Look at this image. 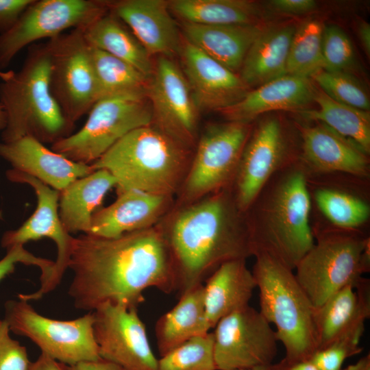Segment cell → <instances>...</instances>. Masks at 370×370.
Returning <instances> with one entry per match:
<instances>
[{
    "label": "cell",
    "mask_w": 370,
    "mask_h": 370,
    "mask_svg": "<svg viewBox=\"0 0 370 370\" xmlns=\"http://www.w3.org/2000/svg\"><path fill=\"white\" fill-rule=\"evenodd\" d=\"M68 293L76 308L92 312L109 302L137 308L150 288L177 291L174 260L162 228L156 226L116 238H75Z\"/></svg>",
    "instance_id": "cell-1"
},
{
    "label": "cell",
    "mask_w": 370,
    "mask_h": 370,
    "mask_svg": "<svg viewBox=\"0 0 370 370\" xmlns=\"http://www.w3.org/2000/svg\"><path fill=\"white\" fill-rule=\"evenodd\" d=\"M243 213L225 188L193 202L162 228L177 274L178 294L204 284L222 264L253 256Z\"/></svg>",
    "instance_id": "cell-2"
},
{
    "label": "cell",
    "mask_w": 370,
    "mask_h": 370,
    "mask_svg": "<svg viewBox=\"0 0 370 370\" xmlns=\"http://www.w3.org/2000/svg\"><path fill=\"white\" fill-rule=\"evenodd\" d=\"M306 173L304 165L295 164L275 173L249 208L253 212L245 221L254 254L266 251L293 271L315 242Z\"/></svg>",
    "instance_id": "cell-3"
},
{
    "label": "cell",
    "mask_w": 370,
    "mask_h": 370,
    "mask_svg": "<svg viewBox=\"0 0 370 370\" xmlns=\"http://www.w3.org/2000/svg\"><path fill=\"white\" fill-rule=\"evenodd\" d=\"M187 149L149 125L127 134L90 165L113 175L117 193L137 190L170 197L188 172Z\"/></svg>",
    "instance_id": "cell-4"
},
{
    "label": "cell",
    "mask_w": 370,
    "mask_h": 370,
    "mask_svg": "<svg viewBox=\"0 0 370 370\" xmlns=\"http://www.w3.org/2000/svg\"><path fill=\"white\" fill-rule=\"evenodd\" d=\"M47 42L31 45L22 67L9 71L0 84V103L6 117L3 143L32 136L42 143L71 135L74 128L64 117L49 87Z\"/></svg>",
    "instance_id": "cell-5"
},
{
    "label": "cell",
    "mask_w": 370,
    "mask_h": 370,
    "mask_svg": "<svg viewBox=\"0 0 370 370\" xmlns=\"http://www.w3.org/2000/svg\"><path fill=\"white\" fill-rule=\"evenodd\" d=\"M251 271L259 291L260 312L285 351L287 364L308 360L317 350L314 308L293 270L271 254L254 252Z\"/></svg>",
    "instance_id": "cell-6"
},
{
    "label": "cell",
    "mask_w": 370,
    "mask_h": 370,
    "mask_svg": "<svg viewBox=\"0 0 370 370\" xmlns=\"http://www.w3.org/2000/svg\"><path fill=\"white\" fill-rule=\"evenodd\" d=\"M317 238L295 269L314 308L344 287L356 286L369 269V239L356 230L327 231Z\"/></svg>",
    "instance_id": "cell-7"
},
{
    "label": "cell",
    "mask_w": 370,
    "mask_h": 370,
    "mask_svg": "<svg viewBox=\"0 0 370 370\" xmlns=\"http://www.w3.org/2000/svg\"><path fill=\"white\" fill-rule=\"evenodd\" d=\"M77 132L51 145L68 159L91 164L131 131L151 125L152 111L146 92L100 99Z\"/></svg>",
    "instance_id": "cell-8"
},
{
    "label": "cell",
    "mask_w": 370,
    "mask_h": 370,
    "mask_svg": "<svg viewBox=\"0 0 370 370\" xmlns=\"http://www.w3.org/2000/svg\"><path fill=\"white\" fill-rule=\"evenodd\" d=\"M5 309L10 330L29 338L55 360L70 366L101 360L94 336L92 312L73 320L53 319L38 314L21 299L7 301Z\"/></svg>",
    "instance_id": "cell-9"
},
{
    "label": "cell",
    "mask_w": 370,
    "mask_h": 370,
    "mask_svg": "<svg viewBox=\"0 0 370 370\" xmlns=\"http://www.w3.org/2000/svg\"><path fill=\"white\" fill-rule=\"evenodd\" d=\"M49 87L66 121L73 127L99 100L90 47L81 29L48 40Z\"/></svg>",
    "instance_id": "cell-10"
},
{
    "label": "cell",
    "mask_w": 370,
    "mask_h": 370,
    "mask_svg": "<svg viewBox=\"0 0 370 370\" xmlns=\"http://www.w3.org/2000/svg\"><path fill=\"white\" fill-rule=\"evenodd\" d=\"M109 11L108 1L34 0L16 23L0 34V68L23 48L67 29H82Z\"/></svg>",
    "instance_id": "cell-11"
},
{
    "label": "cell",
    "mask_w": 370,
    "mask_h": 370,
    "mask_svg": "<svg viewBox=\"0 0 370 370\" xmlns=\"http://www.w3.org/2000/svg\"><path fill=\"white\" fill-rule=\"evenodd\" d=\"M251 132L249 123L234 121L212 123L206 127L184 178L186 201L192 204L224 189L234 180Z\"/></svg>",
    "instance_id": "cell-12"
},
{
    "label": "cell",
    "mask_w": 370,
    "mask_h": 370,
    "mask_svg": "<svg viewBox=\"0 0 370 370\" xmlns=\"http://www.w3.org/2000/svg\"><path fill=\"white\" fill-rule=\"evenodd\" d=\"M6 175L8 180L14 182L26 184L32 187L37 197V206L32 215L20 227L3 234L2 247L8 249L44 237L53 241L57 247V258L48 280L40 284L36 292L18 295V299L27 301L38 300L54 290L60 283L69 267L75 238L64 228L59 216L60 191L32 176L14 169L8 170Z\"/></svg>",
    "instance_id": "cell-13"
},
{
    "label": "cell",
    "mask_w": 370,
    "mask_h": 370,
    "mask_svg": "<svg viewBox=\"0 0 370 370\" xmlns=\"http://www.w3.org/2000/svg\"><path fill=\"white\" fill-rule=\"evenodd\" d=\"M214 328L217 370L273 364L278 352L275 332L261 312L249 304L223 317Z\"/></svg>",
    "instance_id": "cell-14"
},
{
    "label": "cell",
    "mask_w": 370,
    "mask_h": 370,
    "mask_svg": "<svg viewBox=\"0 0 370 370\" xmlns=\"http://www.w3.org/2000/svg\"><path fill=\"white\" fill-rule=\"evenodd\" d=\"M146 95L155 127L188 148L195 140L198 109L181 69L159 56L149 79Z\"/></svg>",
    "instance_id": "cell-15"
},
{
    "label": "cell",
    "mask_w": 370,
    "mask_h": 370,
    "mask_svg": "<svg viewBox=\"0 0 370 370\" xmlns=\"http://www.w3.org/2000/svg\"><path fill=\"white\" fill-rule=\"evenodd\" d=\"M92 312L94 336L101 359L123 370H157L158 359L137 308L106 302Z\"/></svg>",
    "instance_id": "cell-16"
},
{
    "label": "cell",
    "mask_w": 370,
    "mask_h": 370,
    "mask_svg": "<svg viewBox=\"0 0 370 370\" xmlns=\"http://www.w3.org/2000/svg\"><path fill=\"white\" fill-rule=\"evenodd\" d=\"M290 164L280 119L271 116L260 121L245 143L234 179L238 210L245 214L271 178Z\"/></svg>",
    "instance_id": "cell-17"
},
{
    "label": "cell",
    "mask_w": 370,
    "mask_h": 370,
    "mask_svg": "<svg viewBox=\"0 0 370 370\" xmlns=\"http://www.w3.org/2000/svg\"><path fill=\"white\" fill-rule=\"evenodd\" d=\"M182 72L198 110L219 111L238 101L249 87L231 71L186 41L180 51Z\"/></svg>",
    "instance_id": "cell-18"
},
{
    "label": "cell",
    "mask_w": 370,
    "mask_h": 370,
    "mask_svg": "<svg viewBox=\"0 0 370 370\" xmlns=\"http://www.w3.org/2000/svg\"><path fill=\"white\" fill-rule=\"evenodd\" d=\"M108 7L150 56L170 58L180 53L181 36L169 10V1H108Z\"/></svg>",
    "instance_id": "cell-19"
},
{
    "label": "cell",
    "mask_w": 370,
    "mask_h": 370,
    "mask_svg": "<svg viewBox=\"0 0 370 370\" xmlns=\"http://www.w3.org/2000/svg\"><path fill=\"white\" fill-rule=\"evenodd\" d=\"M0 156L10 163L12 169L32 176L58 191L94 171L90 164L72 161L29 136L1 143Z\"/></svg>",
    "instance_id": "cell-20"
},
{
    "label": "cell",
    "mask_w": 370,
    "mask_h": 370,
    "mask_svg": "<svg viewBox=\"0 0 370 370\" xmlns=\"http://www.w3.org/2000/svg\"><path fill=\"white\" fill-rule=\"evenodd\" d=\"M117 195L114 202L92 214L90 232L86 234L116 238L153 227L166 212L170 197L137 190Z\"/></svg>",
    "instance_id": "cell-21"
},
{
    "label": "cell",
    "mask_w": 370,
    "mask_h": 370,
    "mask_svg": "<svg viewBox=\"0 0 370 370\" xmlns=\"http://www.w3.org/2000/svg\"><path fill=\"white\" fill-rule=\"evenodd\" d=\"M318 123L298 126L306 164L321 173L341 172L358 177L367 176L369 170L367 153L352 141Z\"/></svg>",
    "instance_id": "cell-22"
},
{
    "label": "cell",
    "mask_w": 370,
    "mask_h": 370,
    "mask_svg": "<svg viewBox=\"0 0 370 370\" xmlns=\"http://www.w3.org/2000/svg\"><path fill=\"white\" fill-rule=\"evenodd\" d=\"M312 101L313 83L310 79L286 74L248 91L238 101L218 112L227 121L249 123L263 113L296 112Z\"/></svg>",
    "instance_id": "cell-23"
},
{
    "label": "cell",
    "mask_w": 370,
    "mask_h": 370,
    "mask_svg": "<svg viewBox=\"0 0 370 370\" xmlns=\"http://www.w3.org/2000/svg\"><path fill=\"white\" fill-rule=\"evenodd\" d=\"M370 316L369 283L367 280L348 285L314 308L317 350L354 331L365 329Z\"/></svg>",
    "instance_id": "cell-24"
},
{
    "label": "cell",
    "mask_w": 370,
    "mask_h": 370,
    "mask_svg": "<svg viewBox=\"0 0 370 370\" xmlns=\"http://www.w3.org/2000/svg\"><path fill=\"white\" fill-rule=\"evenodd\" d=\"M267 26L261 24L200 25L183 23L185 40L231 71H239L256 38Z\"/></svg>",
    "instance_id": "cell-25"
},
{
    "label": "cell",
    "mask_w": 370,
    "mask_h": 370,
    "mask_svg": "<svg viewBox=\"0 0 370 370\" xmlns=\"http://www.w3.org/2000/svg\"><path fill=\"white\" fill-rule=\"evenodd\" d=\"M256 288L246 260L238 259L219 266L205 281V317L210 329L225 316L249 305Z\"/></svg>",
    "instance_id": "cell-26"
},
{
    "label": "cell",
    "mask_w": 370,
    "mask_h": 370,
    "mask_svg": "<svg viewBox=\"0 0 370 370\" xmlns=\"http://www.w3.org/2000/svg\"><path fill=\"white\" fill-rule=\"evenodd\" d=\"M293 23L267 26L249 48L240 69L241 79L249 87H258L286 75Z\"/></svg>",
    "instance_id": "cell-27"
},
{
    "label": "cell",
    "mask_w": 370,
    "mask_h": 370,
    "mask_svg": "<svg viewBox=\"0 0 370 370\" xmlns=\"http://www.w3.org/2000/svg\"><path fill=\"white\" fill-rule=\"evenodd\" d=\"M116 180L105 169H97L79 178L60 191L58 212L69 233L88 234L92 214Z\"/></svg>",
    "instance_id": "cell-28"
},
{
    "label": "cell",
    "mask_w": 370,
    "mask_h": 370,
    "mask_svg": "<svg viewBox=\"0 0 370 370\" xmlns=\"http://www.w3.org/2000/svg\"><path fill=\"white\" fill-rule=\"evenodd\" d=\"M204 310V284L180 296L178 302L162 315L155 326L159 354L164 356L190 338L209 332Z\"/></svg>",
    "instance_id": "cell-29"
},
{
    "label": "cell",
    "mask_w": 370,
    "mask_h": 370,
    "mask_svg": "<svg viewBox=\"0 0 370 370\" xmlns=\"http://www.w3.org/2000/svg\"><path fill=\"white\" fill-rule=\"evenodd\" d=\"M81 29L90 46L127 62L150 77L153 69L151 56L113 13L108 11Z\"/></svg>",
    "instance_id": "cell-30"
},
{
    "label": "cell",
    "mask_w": 370,
    "mask_h": 370,
    "mask_svg": "<svg viewBox=\"0 0 370 370\" xmlns=\"http://www.w3.org/2000/svg\"><path fill=\"white\" fill-rule=\"evenodd\" d=\"M313 101L318 108L296 111L304 118L322 123L352 141L366 153L370 151V114L341 103L328 96L313 83Z\"/></svg>",
    "instance_id": "cell-31"
},
{
    "label": "cell",
    "mask_w": 370,
    "mask_h": 370,
    "mask_svg": "<svg viewBox=\"0 0 370 370\" xmlns=\"http://www.w3.org/2000/svg\"><path fill=\"white\" fill-rule=\"evenodd\" d=\"M169 8L183 23L200 25L257 24L262 16L248 0H172Z\"/></svg>",
    "instance_id": "cell-32"
},
{
    "label": "cell",
    "mask_w": 370,
    "mask_h": 370,
    "mask_svg": "<svg viewBox=\"0 0 370 370\" xmlns=\"http://www.w3.org/2000/svg\"><path fill=\"white\" fill-rule=\"evenodd\" d=\"M90 47L99 100L119 95L146 92L149 77L127 62L90 45Z\"/></svg>",
    "instance_id": "cell-33"
},
{
    "label": "cell",
    "mask_w": 370,
    "mask_h": 370,
    "mask_svg": "<svg viewBox=\"0 0 370 370\" xmlns=\"http://www.w3.org/2000/svg\"><path fill=\"white\" fill-rule=\"evenodd\" d=\"M323 28L317 20L307 21L296 28L289 49L286 74L310 79L323 69Z\"/></svg>",
    "instance_id": "cell-34"
},
{
    "label": "cell",
    "mask_w": 370,
    "mask_h": 370,
    "mask_svg": "<svg viewBox=\"0 0 370 370\" xmlns=\"http://www.w3.org/2000/svg\"><path fill=\"white\" fill-rule=\"evenodd\" d=\"M314 200L323 214L338 230H356L369 218L366 202L351 194L332 188H320Z\"/></svg>",
    "instance_id": "cell-35"
},
{
    "label": "cell",
    "mask_w": 370,
    "mask_h": 370,
    "mask_svg": "<svg viewBox=\"0 0 370 370\" xmlns=\"http://www.w3.org/2000/svg\"><path fill=\"white\" fill-rule=\"evenodd\" d=\"M157 370H217L213 333L194 336L161 356Z\"/></svg>",
    "instance_id": "cell-36"
},
{
    "label": "cell",
    "mask_w": 370,
    "mask_h": 370,
    "mask_svg": "<svg viewBox=\"0 0 370 370\" xmlns=\"http://www.w3.org/2000/svg\"><path fill=\"white\" fill-rule=\"evenodd\" d=\"M310 78L315 85L332 99L369 112V95L360 82L351 73L321 69Z\"/></svg>",
    "instance_id": "cell-37"
},
{
    "label": "cell",
    "mask_w": 370,
    "mask_h": 370,
    "mask_svg": "<svg viewBox=\"0 0 370 370\" xmlns=\"http://www.w3.org/2000/svg\"><path fill=\"white\" fill-rule=\"evenodd\" d=\"M322 56L323 69L351 73L355 60L353 45L338 26L330 25L323 28Z\"/></svg>",
    "instance_id": "cell-38"
},
{
    "label": "cell",
    "mask_w": 370,
    "mask_h": 370,
    "mask_svg": "<svg viewBox=\"0 0 370 370\" xmlns=\"http://www.w3.org/2000/svg\"><path fill=\"white\" fill-rule=\"evenodd\" d=\"M364 330L352 332L329 346L317 350L308 359L319 370H341L346 359L362 351Z\"/></svg>",
    "instance_id": "cell-39"
},
{
    "label": "cell",
    "mask_w": 370,
    "mask_h": 370,
    "mask_svg": "<svg viewBox=\"0 0 370 370\" xmlns=\"http://www.w3.org/2000/svg\"><path fill=\"white\" fill-rule=\"evenodd\" d=\"M5 319L0 320V370H29L26 347L11 338Z\"/></svg>",
    "instance_id": "cell-40"
},
{
    "label": "cell",
    "mask_w": 370,
    "mask_h": 370,
    "mask_svg": "<svg viewBox=\"0 0 370 370\" xmlns=\"http://www.w3.org/2000/svg\"><path fill=\"white\" fill-rule=\"evenodd\" d=\"M18 263L38 267L41 271L40 284H43L51 275L54 261L34 256L22 245H14L7 249L6 255L0 260V281L12 273Z\"/></svg>",
    "instance_id": "cell-41"
},
{
    "label": "cell",
    "mask_w": 370,
    "mask_h": 370,
    "mask_svg": "<svg viewBox=\"0 0 370 370\" xmlns=\"http://www.w3.org/2000/svg\"><path fill=\"white\" fill-rule=\"evenodd\" d=\"M34 0H0V34L9 30Z\"/></svg>",
    "instance_id": "cell-42"
},
{
    "label": "cell",
    "mask_w": 370,
    "mask_h": 370,
    "mask_svg": "<svg viewBox=\"0 0 370 370\" xmlns=\"http://www.w3.org/2000/svg\"><path fill=\"white\" fill-rule=\"evenodd\" d=\"M269 4L273 11L290 15H302L317 8L313 0H272Z\"/></svg>",
    "instance_id": "cell-43"
},
{
    "label": "cell",
    "mask_w": 370,
    "mask_h": 370,
    "mask_svg": "<svg viewBox=\"0 0 370 370\" xmlns=\"http://www.w3.org/2000/svg\"><path fill=\"white\" fill-rule=\"evenodd\" d=\"M65 366L66 370H123L119 366L103 359L98 361L82 362L75 365Z\"/></svg>",
    "instance_id": "cell-44"
},
{
    "label": "cell",
    "mask_w": 370,
    "mask_h": 370,
    "mask_svg": "<svg viewBox=\"0 0 370 370\" xmlns=\"http://www.w3.org/2000/svg\"><path fill=\"white\" fill-rule=\"evenodd\" d=\"M29 370H66L65 365L42 353L36 361L32 362Z\"/></svg>",
    "instance_id": "cell-45"
},
{
    "label": "cell",
    "mask_w": 370,
    "mask_h": 370,
    "mask_svg": "<svg viewBox=\"0 0 370 370\" xmlns=\"http://www.w3.org/2000/svg\"><path fill=\"white\" fill-rule=\"evenodd\" d=\"M358 34L366 54H370V25L366 21H360L358 27Z\"/></svg>",
    "instance_id": "cell-46"
},
{
    "label": "cell",
    "mask_w": 370,
    "mask_h": 370,
    "mask_svg": "<svg viewBox=\"0 0 370 370\" xmlns=\"http://www.w3.org/2000/svg\"><path fill=\"white\" fill-rule=\"evenodd\" d=\"M278 370H319L309 360H302L292 364L281 361L275 364Z\"/></svg>",
    "instance_id": "cell-47"
},
{
    "label": "cell",
    "mask_w": 370,
    "mask_h": 370,
    "mask_svg": "<svg viewBox=\"0 0 370 370\" xmlns=\"http://www.w3.org/2000/svg\"><path fill=\"white\" fill-rule=\"evenodd\" d=\"M341 370H370V356H365L356 363L349 365Z\"/></svg>",
    "instance_id": "cell-48"
},
{
    "label": "cell",
    "mask_w": 370,
    "mask_h": 370,
    "mask_svg": "<svg viewBox=\"0 0 370 370\" xmlns=\"http://www.w3.org/2000/svg\"><path fill=\"white\" fill-rule=\"evenodd\" d=\"M7 72H1L0 77L3 79L5 77ZM6 125V117L4 110L0 103V130H3Z\"/></svg>",
    "instance_id": "cell-49"
},
{
    "label": "cell",
    "mask_w": 370,
    "mask_h": 370,
    "mask_svg": "<svg viewBox=\"0 0 370 370\" xmlns=\"http://www.w3.org/2000/svg\"><path fill=\"white\" fill-rule=\"evenodd\" d=\"M238 370H278V369L275 364L273 363L268 365L257 366L251 368Z\"/></svg>",
    "instance_id": "cell-50"
}]
</instances>
